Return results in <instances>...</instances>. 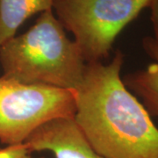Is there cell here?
Masks as SVG:
<instances>
[{"mask_svg":"<svg viewBox=\"0 0 158 158\" xmlns=\"http://www.w3.org/2000/svg\"><path fill=\"white\" fill-rule=\"evenodd\" d=\"M24 143L31 153L50 151L55 158H105L90 147L72 118H56L47 122Z\"/></svg>","mask_w":158,"mask_h":158,"instance_id":"5b68a950","label":"cell"},{"mask_svg":"<svg viewBox=\"0 0 158 158\" xmlns=\"http://www.w3.org/2000/svg\"><path fill=\"white\" fill-rule=\"evenodd\" d=\"M55 0H0V46L33 15L52 10Z\"/></svg>","mask_w":158,"mask_h":158,"instance_id":"52a82bcc","label":"cell"},{"mask_svg":"<svg viewBox=\"0 0 158 158\" xmlns=\"http://www.w3.org/2000/svg\"><path fill=\"white\" fill-rule=\"evenodd\" d=\"M0 158H35L25 143L7 146L0 148ZM42 158V157H40Z\"/></svg>","mask_w":158,"mask_h":158,"instance_id":"ba28073f","label":"cell"},{"mask_svg":"<svg viewBox=\"0 0 158 158\" xmlns=\"http://www.w3.org/2000/svg\"><path fill=\"white\" fill-rule=\"evenodd\" d=\"M74 90L20 84L0 77V141L21 144L47 122L74 118Z\"/></svg>","mask_w":158,"mask_h":158,"instance_id":"277c9868","label":"cell"},{"mask_svg":"<svg viewBox=\"0 0 158 158\" xmlns=\"http://www.w3.org/2000/svg\"><path fill=\"white\" fill-rule=\"evenodd\" d=\"M148 7L151 10V21L155 33V40L158 42V0H151Z\"/></svg>","mask_w":158,"mask_h":158,"instance_id":"9c48e42d","label":"cell"},{"mask_svg":"<svg viewBox=\"0 0 158 158\" xmlns=\"http://www.w3.org/2000/svg\"><path fill=\"white\" fill-rule=\"evenodd\" d=\"M142 47L155 62L145 69L126 75L122 81L128 90L143 100L148 113L158 117V42L147 36L142 40Z\"/></svg>","mask_w":158,"mask_h":158,"instance_id":"8992f818","label":"cell"},{"mask_svg":"<svg viewBox=\"0 0 158 158\" xmlns=\"http://www.w3.org/2000/svg\"><path fill=\"white\" fill-rule=\"evenodd\" d=\"M151 0H55L57 19L75 36L86 63L109 56L116 37Z\"/></svg>","mask_w":158,"mask_h":158,"instance_id":"3957f363","label":"cell"},{"mask_svg":"<svg viewBox=\"0 0 158 158\" xmlns=\"http://www.w3.org/2000/svg\"><path fill=\"white\" fill-rule=\"evenodd\" d=\"M122 52L108 64L86 63L74 90L75 122L90 146L105 158H158V128L147 109L125 86Z\"/></svg>","mask_w":158,"mask_h":158,"instance_id":"6da1fadb","label":"cell"},{"mask_svg":"<svg viewBox=\"0 0 158 158\" xmlns=\"http://www.w3.org/2000/svg\"><path fill=\"white\" fill-rule=\"evenodd\" d=\"M85 62L52 10L41 12L26 33L0 46L3 77L24 85L76 90Z\"/></svg>","mask_w":158,"mask_h":158,"instance_id":"7a4b0ae2","label":"cell"}]
</instances>
